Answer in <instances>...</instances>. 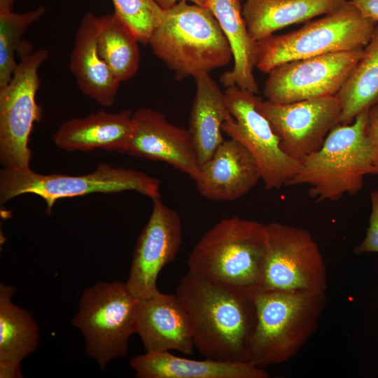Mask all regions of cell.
I'll use <instances>...</instances> for the list:
<instances>
[{"instance_id":"cell-1","label":"cell","mask_w":378,"mask_h":378,"mask_svg":"<svg viewBox=\"0 0 378 378\" xmlns=\"http://www.w3.org/2000/svg\"><path fill=\"white\" fill-rule=\"evenodd\" d=\"M175 294L187 312L195 347L202 356L247 362L256 323L253 295L215 284L190 270L180 279Z\"/></svg>"},{"instance_id":"cell-2","label":"cell","mask_w":378,"mask_h":378,"mask_svg":"<svg viewBox=\"0 0 378 378\" xmlns=\"http://www.w3.org/2000/svg\"><path fill=\"white\" fill-rule=\"evenodd\" d=\"M267 246L266 224L238 216L225 218L195 245L188 258V270L253 295L261 290Z\"/></svg>"},{"instance_id":"cell-3","label":"cell","mask_w":378,"mask_h":378,"mask_svg":"<svg viewBox=\"0 0 378 378\" xmlns=\"http://www.w3.org/2000/svg\"><path fill=\"white\" fill-rule=\"evenodd\" d=\"M148 44L181 80L225 66L233 58L219 23L207 8L181 1L164 10Z\"/></svg>"},{"instance_id":"cell-4","label":"cell","mask_w":378,"mask_h":378,"mask_svg":"<svg viewBox=\"0 0 378 378\" xmlns=\"http://www.w3.org/2000/svg\"><path fill=\"white\" fill-rule=\"evenodd\" d=\"M256 323L248 360L265 368L293 358L316 330L326 292L260 291L253 295Z\"/></svg>"},{"instance_id":"cell-5","label":"cell","mask_w":378,"mask_h":378,"mask_svg":"<svg viewBox=\"0 0 378 378\" xmlns=\"http://www.w3.org/2000/svg\"><path fill=\"white\" fill-rule=\"evenodd\" d=\"M368 110L349 125L334 127L321 147L300 162L298 172L288 186H309V195L317 202L337 201L345 195L358 193L364 177L376 174L372 148L365 131Z\"/></svg>"},{"instance_id":"cell-6","label":"cell","mask_w":378,"mask_h":378,"mask_svg":"<svg viewBox=\"0 0 378 378\" xmlns=\"http://www.w3.org/2000/svg\"><path fill=\"white\" fill-rule=\"evenodd\" d=\"M378 22L362 15L348 1L301 28L257 41L256 67L268 73L287 62L364 48Z\"/></svg>"},{"instance_id":"cell-7","label":"cell","mask_w":378,"mask_h":378,"mask_svg":"<svg viewBox=\"0 0 378 378\" xmlns=\"http://www.w3.org/2000/svg\"><path fill=\"white\" fill-rule=\"evenodd\" d=\"M160 181L142 172L99 163L88 174H41L31 168L3 169L0 173V202L4 204L24 194H34L45 201L50 213L61 198L93 192L113 193L134 190L152 200L161 198Z\"/></svg>"},{"instance_id":"cell-8","label":"cell","mask_w":378,"mask_h":378,"mask_svg":"<svg viewBox=\"0 0 378 378\" xmlns=\"http://www.w3.org/2000/svg\"><path fill=\"white\" fill-rule=\"evenodd\" d=\"M137 299L125 283L99 281L85 288L71 324L83 335L85 354L101 370L127 354L136 333Z\"/></svg>"},{"instance_id":"cell-9","label":"cell","mask_w":378,"mask_h":378,"mask_svg":"<svg viewBox=\"0 0 378 378\" xmlns=\"http://www.w3.org/2000/svg\"><path fill=\"white\" fill-rule=\"evenodd\" d=\"M48 57L46 48L20 56L11 80L0 88V160L4 169L30 167L28 143L34 123L43 116L36 101L38 69Z\"/></svg>"},{"instance_id":"cell-10","label":"cell","mask_w":378,"mask_h":378,"mask_svg":"<svg viewBox=\"0 0 378 378\" xmlns=\"http://www.w3.org/2000/svg\"><path fill=\"white\" fill-rule=\"evenodd\" d=\"M266 227L260 291L326 292V263L309 231L279 222L267 223Z\"/></svg>"},{"instance_id":"cell-11","label":"cell","mask_w":378,"mask_h":378,"mask_svg":"<svg viewBox=\"0 0 378 378\" xmlns=\"http://www.w3.org/2000/svg\"><path fill=\"white\" fill-rule=\"evenodd\" d=\"M224 92L232 117L223 122L222 131L251 153L267 190L288 186L298 172L300 162L281 149L271 123L256 107L260 97L237 85L226 88Z\"/></svg>"},{"instance_id":"cell-12","label":"cell","mask_w":378,"mask_h":378,"mask_svg":"<svg viewBox=\"0 0 378 378\" xmlns=\"http://www.w3.org/2000/svg\"><path fill=\"white\" fill-rule=\"evenodd\" d=\"M363 50L328 53L279 64L267 73L264 95L276 104L336 96L362 57Z\"/></svg>"},{"instance_id":"cell-13","label":"cell","mask_w":378,"mask_h":378,"mask_svg":"<svg viewBox=\"0 0 378 378\" xmlns=\"http://www.w3.org/2000/svg\"><path fill=\"white\" fill-rule=\"evenodd\" d=\"M256 107L271 123L283 151L299 162L321 147L331 130L340 124L342 114L336 96L288 104L260 97Z\"/></svg>"},{"instance_id":"cell-14","label":"cell","mask_w":378,"mask_h":378,"mask_svg":"<svg viewBox=\"0 0 378 378\" xmlns=\"http://www.w3.org/2000/svg\"><path fill=\"white\" fill-rule=\"evenodd\" d=\"M152 212L142 229L134 251L129 277L125 282L137 300L158 294V276L173 262L182 243V224L178 214L153 199Z\"/></svg>"},{"instance_id":"cell-15","label":"cell","mask_w":378,"mask_h":378,"mask_svg":"<svg viewBox=\"0 0 378 378\" xmlns=\"http://www.w3.org/2000/svg\"><path fill=\"white\" fill-rule=\"evenodd\" d=\"M133 130L125 153L166 162L196 181L200 164L188 130L170 123L160 112L140 108L132 115Z\"/></svg>"},{"instance_id":"cell-16","label":"cell","mask_w":378,"mask_h":378,"mask_svg":"<svg viewBox=\"0 0 378 378\" xmlns=\"http://www.w3.org/2000/svg\"><path fill=\"white\" fill-rule=\"evenodd\" d=\"M136 333L146 352L174 350L192 354L195 348L188 315L176 294L160 292L137 300Z\"/></svg>"},{"instance_id":"cell-17","label":"cell","mask_w":378,"mask_h":378,"mask_svg":"<svg viewBox=\"0 0 378 378\" xmlns=\"http://www.w3.org/2000/svg\"><path fill=\"white\" fill-rule=\"evenodd\" d=\"M261 179L260 170L251 153L230 138L200 166L195 181L199 193L214 201H234L254 188Z\"/></svg>"},{"instance_id":"cell-18","label":"cell","mask_w":378,"mask_h":378,"mask_svg":"<svg viewBox=\"0 0 378 378\" xmlns=\"http://www.w3.org/2000/svg\"><path fill=\"white\" fill-rule=\"evenodd\" d=\"M130 110L108 113L100 110L64 122L53 135L55 144L65 150L96 148L125 153L133 130Z\"/></svg>"},{"instance_id":"cell-19","label":"cell","mask_w":378,"mask_h":378,"mask_svg":"<svg viewBox=\"0 0 378 378\" xmlns=\"http://www.w3.org/2000/svg\"><path fill=\"white\" fill-rule=\"evenodd\" d=\"M97 18L90 12L82 18L70 55L69 69L83 94L108 107L114 104L120 82L98 52Z\"/></svg>"},{"instance_id":"cell-20","label":"cell","mask_w":378,"mask_h":378,"mask_svg":"<svg viewBox=\"0 0 378 378\" xmlns=\"http://www.w3.org/2000/svg\"><path fill=\"white\" fill-rule=\"evenodd\" d=\"M137 378H267L270 374L249 363L194 360L169 351L146 352L130 360Z\"/></svg>"},{"instance_id":"cell-21","label":"cell","mask_w":378,"mask_h":378,"mask_svg":"<svg viewBox=\"0 0 378 378\" xmlns=\"http://www.w3.org/2000/svg\"><path fill=\"white\" fill-rule=\"evenodd\" d=\"M241 0H206L232 52L234 66L221 74L220 81L226 87L237 85L253 93L258 92L253 74L256 66L257 41L250 36L242 15Z\"/></svg>"},{"instance_id":"cell-22","label":"cell","mask_w":378,"mask_h":378,"mask_svg":"<svg viewBox=\"0 0 378 378\" xmlns=\"http://www.w3.org/2000/svg\"><path fill=\"white\" fill-rule=\"evenodd\" d=\"M196 92L193 99L188 130L194 142L200 166L211 158L224 141L222 125L232 117L225 92L209 73L194 77Z\"/></svg>"},{"instance_id":"cell-23","label":"cell","mask_w":378,"mask_h":378,"mask_svg":"<svg viewBox=\"0 0 378 378\" xmlns=\"http://www.w3.org/2000/svg\"><path fill=\"white\" fill-rule=\"evenodd\" d=\"M348 0H246L242 15L255 41L290 25L331 13Z\"/></svg>"},{"instance_id":"cell-24","label":"cell","mask_w":378,"mask_h":378,"mask_svg":"<svg viewBox=\"0 0 378 378\" xmlns=\"http://www.w3.org/2000/svg\"><path fill=\"white\" fill-rule=\"evenodd\" d=\"M15 287L0 284V361L21 363L39 344V330L31 314L15 304Z\"/></svg>"},{"instance_id":"cell-25","label":"cell","mask_w":378,"mask_h":378,"mask_svg":"<svg viewBox=\"0 0 378 378\" xmlns=\"http://www.w3.org/2000/svg\"><path fill=\"white\" fill-rule=\"evenodd\" d=\"M342 107L340 124L349 125L378 104V23L363 55L336 94Z\"/></svg>"},{"instance_id":"cell-26","label":"cell","mask_w":378,"mask_h":378,"mask_svg":"<svg viewBox=\"0 0 378 378\" xmlns=\"http://www.w3.org/2000/svg\"><path fill=\"white\" fill-rule=\"evenodd\" d=\"M97 29L100 57L120 83L132 78L140 62L134 34L115 13L97 17Z\"/></svg>"},{"instance_id":"cell-27","label":"cell","mask_w":378,"mask_h":378,"mask_svg":"<svg viewBox=\"0 0 378 378\" xmlns=\"http://www.w3.org/2000/svg\"><path fill=\"white\" fill-rule=\"evenodd\" d=\"M40 6L28 12L18 13L13 10L0 11V88L12 78L18 66L15 55L31 48L22 36L27 29L44 14Z\"/></svg>"},{"instance_id":"cell-28","label":"cell","mask_w":378,"mask_h":378,"mask_svg":"<svg viewBox=\"0 0 378 378\" xmlns=\"http://www.w3.org/2000/svg\"><path fill=\"white\" fill-rule=\"evenodd\" d=\"M114 13L130 28L139 43L148 44L164 18V10L155 0H112Z\"/></svg>"},{"instance_id":"cell-29","label":"cell","mask_w":378,"mask_h":378,"mask_svg":"<svg viewBox=\"0 0 378 378\" xmlns=\"http://www.w3.org/2000/svg\"><path fill=\"white\" fill-rule=\"evenodd\" d=\"M371 214L369 226L363 241L354 248L356 254L365 253H378V190L374 189L370 192Z\"/></svg>"},{"instance_id":"cell-30","label":"cell","mask_w":378,"mask_h":378,"mask_svg":"<svg viewBox=\"0 0 378 378\" xmlns=\"http://www.w3.org/2000/svg\"><path fill=\"white\" fill-rule=\"evenodd\" d=\"M365 131L372 148L376 174H378V104L368 110Z\"/></svg>"},{"instance_id":"cell-31","label":"cell","mask_w":378,"mask_h":378,"mask_svg":"<svg viewBox=\"0 0 378 378\" xmlns=\"http://www.w3.org/2000/svg\"><path fill=\"white\" fill-rule=\"evenodd\" d=\"M365 18L378 22V0H348Z\"/></svg>"},{"instance_id":"cell-32","label":"cell","mask_w":378,"mask_h":378,"mask_svg":"<svg viewBox=\"0 0 378 378\" xmlns=\"http://www.w3.org/2000/svg\"><path fill=\"white\" fill-rule=\"evenodd\" d=\"M19 377H22L20 363L0 361V378Z\"/></svg>"},{"instance_id":"cell-33","label":"cell","mask_w":378,"mask_h":378,"mask_svg":"<svg viewBox=\"0 0 378 378\" xmlns=\"http://www.w3.org/2000/svg\"><path fill=\"white\" fill-rule=\"evenodd\" d=\"M190 1L206 8V0H155L158 5L164 10H167L179 1Z\"/></svg>"},{"instance_id":"cell-34","label":"cell","mask_w":378,"mask_h":378,"mask_svg":"<svg viewBox=\"0 0 378 378\" xmlns=\"http://www.w3.org/2000/svg\"><path fill=\"white\" fill-rule=\"evenodd\" d=\"M14 0H0V11L13 10Z\"/></svg>"}]
</instances>
